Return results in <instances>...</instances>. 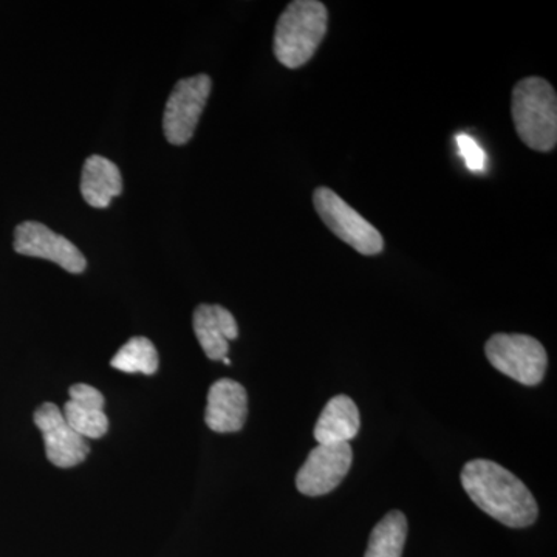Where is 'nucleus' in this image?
<instances>
[{"label": "nucleus", "mask_w": 557, "mask_h": 557, "mask_svg": "<svg viewBox=\"0 0 557 557\" xmlns=\"http://www.w3.org/2000/svg\"><path fill=\"white\" fill-rule=\"evenodd\" d=\"M512 123L523 145L549 152L557 143V97L552 84L539 76L516 84L511 98Z\"/></svg>", "instance_id": "obj_3"}, {"label": "nucleus", "mask_w": 557, "mask_h": 557, "mask_svg": "<svg viewBox=\"0 0 557 557\" xmlns=\"http://www.w3.org/2000/svg\"><path fill=\"white\" fill-rule=\"evenodd\" d=\"M222 361L225 362L226 366L231 364V359L228 357L223 358Z\"/></svg>", "instance_id": "obj_18"}, {"label": "nucleus", "mask_w": 557, "mask_h": 557, "mask_svg": "<svg viewBox=\"0 0 557 557\" xmlns=\"http://www.w3.org/2000/svg\"><path fill=\"white\" fill-rule=\"evenodd\" d=\"M33 420L42 434L47 458L54 467H78L89 456V443L78 432L73 431L62 409L54 403L40 405Z\"/></svg>", "instance_id": "obj_8"}, {"label": "nucleus", "mask_w": 557, "mask_h": 557, "mask_svg": "<svg viewBox=\"0 0 557 557\" xmlns=\"http://www.w3.org/2000/svg\"><path fill=\"white\" fill-rule=\"evenodd\" d=\"M211 89L212 81L208 75L178 81L163 115L164 137L171 145H186L193 138Z\"/></svg>", "instance_id": "obj_6"}, {"label": "nucleus", "mask_w": 557, "mask_h": 557, "mask_svg": "<svg viewBox=\"0 0 557 557\" xmlns=\"http://www.w3.org/2000/svg\"><path fill=\"white\" fill-rule=\"evenodd\" d=\"M14 249L28 258L51 260L72 274L83 273L87 267L83 252L72 242L39 222H24L17 226Z\"/></svg>", "instance_id": "obj_9"}, {"label": "nucleus", "mask_w": 557, "mask_h": 557, "mask_svg": "<svg viewBox=\"0 0 557 557\" xmlns=\"http://www.w3.org/2000/svg\"><path fill=\"white\" fill-rule=\"evenodd\" d=\"M485 354L494 369L523 386H537L547 372V350L533 336L497 333L487 339Z\"/></svg>", "instance_id": "obj_4"}, {"label": "nucleus", "mask_w": 557, "mask_h": 557, "mask_svg": "<svg viewBox=\"0 0 557 557\" xmlns=\"http://www.w3.org/2000/svg\"><path fill=\"white\" fill-rule=\"evenodd\" d=\"M461 485L482 511L509 528H527L536 522V498L508 469L491 460H472L461 471Z\"/></svg>", "instance_id": "obj_1"}, {"label": "nucleus", "mask_w": 557, "mask_h": 557, "mask_svg": "<svg viewBox=\"0 0 557 557\" xmlns=\"http://www.w3.org/2000/svg\"><path fill=\"white\" fill-rule=\"evenodd\" d=\"M62 413L73 431L78 432L83 438L98 440L108 434L109 418L100 406L79 405L69 399Z\"/></svg>", "instance_id": "obj_16"}, {"label": "nucleus", "mask_w": 557, "mask_h": 557, "mask_svg": "<svg viewBox=\"0 0 557 557\" xmlns=\"http://www.w3.org/2000/svg\"><path fill=\"white\" fill-rule=\"evenodd\" d=\"M408 537V520L401 511H391L373 528L364 557H401Z\"/></svg>", "instance_id": "obj_14"}, {"label": "nucleus", "mask_w": 557, "mask_h": 557, "mask_svg": "<svg viewBox=\"0 0 557 557\" xmlns=\"http://www.w3.org/2000/svg\"><path fill=\"white\" fill-rule=\"evenodd\" d=\"M329 13L318 0H295L281 14L274 32V57L287 69H299L314 57L325 38Z\"/></svg>", "instance_id": "obj_2"}, {"label": "nucleus", "mask_w": 557, "mask_h": 557, "mask_svg": "<svg viewBox=\"0 0 557 557\" xmlns=\"http://www.w3.org/2000/svg\"><path fill=\"white\" fill-rule=\"evenodd\" d=\"M123 190V177L113 161L101 156H90L81 175V194L91 208H108L113 197Z\"/></svg>", "instance_id": "obj_13"}, {"label": "nucleus", "mask_w": 557, "mask_h": 557, "mask_svg": "<svg viewBox=\"0 0 557 557\" xmlns=\"http://www.w3.org/2000/svg\"><path fill=\"white\" fill-rule=\"evenodd\" d=\"M361 418L354 399L338 395L330 399L319 417L313 435L319 445H338L357 437Z\"/></svg>", "instance_id": "obj_12"}, {"label": "nucleus", "mask_w": 557, "mask_h": 557, "mask_svg": "<svg viewBox=\"0 0 557 557\" xmlns=\"http://www.w3.org/2000/svg\"><path fill=\"white\" fill-rule=\"evenodd\" d=\"M113 369L124 373L153 375L159 370V351L152 341L137 336L124 344L110 361Z\"/></svg>", "instance_id": "obj_15"}, {"label": "nucleus", "mask_w": 557, "mask_h": 557, "mask_svg": "<svg viewBox=\"0 0 557 557\" xmlns=\"http://www.w3.org/2000/svg\"><path fill=\"white\" fill-rule=\"evenodd\" d=\"M313 207L325 226L338 239L346 242L362 256H376L383 251L384 239L379 230L355 211L335 190L318 188L313 193Z\"/></svg>", "instance_id": "obj_5"}, {"label": "nucleus", "mask_w": 557, "mask_h": 557, "mask_svg": "<svg viewBox=\"0 0 557 557\" xmlns=\"http://www.w3.org/2000/svg\"><path fill=\"white\" fill-rule=\"evenodd\" d=\"M193 325L200 347L212 361H222L228 355L230 341L239 336L236 319L222 306L201 304L194 311Z\"/></svg>", "instance_id": "obj_11"}, {"label": "nucleus", "mask_w": 557, "mask_h": 557, "mask_svg": "<svg viewBox=\"0 0 557 557\" xmlns=\"http://www.w3.org/2000/svg\"><path fill=\"white\" fill-rule=\"evenodd\" d=\"M457 145L460 149V156L463 157L465 163L471 171H483L486 164L485 150L480 148L474 138L468 134L457 135Z\"/></svg>", "instance_id": "obj_17"}, {"label": "nucleus", "mask_w": 557, "mask_h": 557, "mask_svg": "<svg viewBox=\"0 0 557 557\" xmlns=\"http://www.w3.org/2000/svg\"><path fill=\"white\" fill-rule=\"evenodd\" d=\"M354 461L348 443L318 445L296 475V486L304 496L319 497L332 493L346 479Z\"/></svg>", "instance_id": "obj_7"}, {"label": "nucleus", "mask_w": 557, "mask_h": 557, "mask_svg": "<svg viewBox=\"0 0 557 557\" xmlns=\"http://www.w3.org/2000/svg\"><path fill=\"white\" fill-rule=\"evenodd\" d=\"M248 417V395L237 381L222 379L215 381L208 392L205 423L219 434L239 432Z\"/></svg>", "instance_id": "obj_10"}]
</instances>
